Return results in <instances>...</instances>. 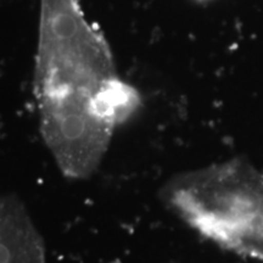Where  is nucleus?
Here are the masks:
<instances>
[{"instance_id":"nucleus-2","label":"nucleus","mask_w":263,"mask_h":263,"mask_svg":"<svg viewBox=\"0 0 263 263\" xmlns=\"http://www.w3.org/2000/svg\"><path fill=\"white\" fill-rule=\"evenodd\" d=\"M164 196L200 234L263 262V172L252 164L234 159L178 176Z\"/></svg>"},{"instance_id":"nucleus-3","label":"nucleus","mask_w":263,"mask_h":263,"mask_svg":"<svg viewBox=\"0 0 263 263\" xmlns=\"http://www.w3.org/2000/svg\"><path fill=\"white\" fill-rule=\"evenodd\" d=\"M0 263H45L42 240L14 196H0Z\"/></svg>"},{"instance_id":"nucleus-1","label":"nucleus","mask_w":263,"mask_h":263,"mask_svg":"<svg viewBox=\"0 0 263 263\" xmlns=\"http://www.w3.org/2000/svg\"><path fill=\"white\" fill-rule=\"evenodd\" d=\"M37 93L42 130L66 176L84 178L103 159L114 129L94 100L116 77L106 43L76 0H41Z\"/></svg>"}]
</instances>
